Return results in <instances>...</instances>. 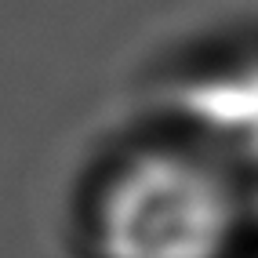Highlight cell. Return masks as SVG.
I'll return each mask as SVG.
<instances>
[{"instance_id":"cell-1","label":"cell","mask_w":258,"mask_h":258,"mask_svg":"<svg viewBox=\"0 0 258 258\" xmlns=\"http://www.w3.org/2000/svg\"><path fill=\"white\" fill-rule=\"evenodd\" d=\"M233 233V185L185 153H146L124 164L95 215L102 258H222Z\"/></svg>"}]
</instances>
